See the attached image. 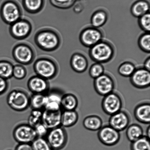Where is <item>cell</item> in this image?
Returning a JSON list of instances; mask_svg holds the SVG:
<instances>
[{
  "mask_svg": "<svg viewBox=\"0 0 150 150\" xmlns=\"http://www.w3.org/2000/svg\"><path fill=\"white\" fill-rule=\"evenodd\" d=\"M34 128L38 137L45 138L49 131V130L42 122L38 124Z\"/></svg>",
  "mask_w": 150,
  "mask_h": 150,
  "instance_id": "f35d334b",
  "label": "cell"
},
{
  "mask_svg": "<svg viewBox=\"0 0 150 150\" xmlns=\"http://www.w3.org/2000/svg\"><path fill=\"white\" fill-rule=\"evenodd\" d=\"M31 144L33 150H52L45 138L38 137Z\"/></svg>",
  "mask_w": 150,
  "mask_h": 150,
  "instance_id": "836d02e7",
  "label": "cell"
},
{
  "mask_svg": "<svg viewBox=\"0 0 150 150\" xmlns=\"http://www.w3.org/2000/svg\"><path fill=\"white\" fill-rule=\"evenodd\" d=\"M46 94H32L30 96V107L32 109L43 110Z\"/></svg>",
  "mask_w": 150,
  "mask_h": 150,
  "instance_id": "83f0119b",
  "label": "cell"
},
{
  "mask_svg": "<svg viewBox=\"0 0 150 150\" xmlns=\"http://www.w3.org/2000/svg\"><path fill=\"white\" fill-rule=\"evenodd\" d=\"M22 4L25 11L27 13L36 14L44 9L45 0H22Z\"/></svg>",
  "mask_w": 150,
  "mask_h": 150,
  "instance_id": "44dd1931",
  "label": "cell"
},
{
  "mask_svg": "<svg viewBox=\"0 0 150 150\" xmlns=\"http://www.w3.org/2000/svg\"><path fill=\"white\" fill-rule=\"evenodd\" d=\"M45 138L52 150L64 149L68 140L67 131L61 126L49 130Z\"/></svg>",
  "mask_w": 150,
  "mask_h": 150,
  "instance_id": "52a82bcc",
  "label": "cell"
},
{
  "mask_svg": "<svg viewBox=\"0 0 150 150\" xmlns=\"http://www.w3.org/2000/svg\"><path fill=\"white\" fill-rule=\"evenodd\" d=\"M27 75V70L25 66L20 64L14 65L13 71V77L17 80L24 79Z\"/></svg>",
  "mask_w": 150,
  "mask_h": 150,
  "instance_id": "e575fe53",
  "label": "cell"
},
{
  "mask_svg": "<svg viewBox=\"0 0 150 150\" xmlns=\"http://www.w3.org/2000/svg\"><path fill=\"white\" fill-rule=\"evenodd\" d=\"M64 94L62 91L59 89H50L46 94L44 109L52 111L62 110L61 102Z\"/></svg>",
  "mask_w": 150,
  "mask_h": 150,
  "instance_id": "9a60e30c",
  "label": "cell"
},
{
  "mask_svg": "<svg viewBox=\"0 0 150 150\" xmlns=\"http://www.w3.org/2000/svg\"><path fill=\"white\" fill-rule=\"evenodd\" d=\"M123 101L121 97L114 92L104 96L101 102L103 111L110 116L121 111Z\"/></svg>",
  "mask_w": 150,
  "mask_h": 150,
  "instance_id": "8fae6325",
  "label": "cell"
},
{
  "mask_svg": "<svg viewBox=\"0 0 150 150\" xmlns=\"http://www.w3.org/2000/svg\"><path fill=\"white\" fill-rule=\"evenodd\" d=\"M98 136L103 144L110 146L117 144L120 139V132L109 125L102 126L98 131Z\"/></svg>",
  "mask_w": 150,
  "mask_h": 150,
  "instance_id": "4fadbf2b",
  "label": "cell"
},
{
  "mask_svg": "<svg viewBox=\"0 0 150 150\" xmlns=\"http://www.w3.org/2000/svg\"><path fill=\"white\" fill-rule=\"evenodd\" d=\"M23 10L15 0H5L0 7V16L6 24H12L22 18Z\"/></svg>",
  "mask_w": 150,
  "mask_h": 150,
  "instance_id": "277c9868",
  "label": "cell"
},
{
  "mask_svg": "<svg viewBox=\"0 0 150 150\" xmlns=\"http://www.w3.org/2000/svg\"><path fill=\"white\" fill-rule=\"evenodd\" d=\"M8 87V80L0 77V96L4 95L7 92Z\"/></svg>",
  "mask_w": 150,
  "mask_h": 150,
  "instance_id": "ab89813d",
  "label": "cell"
},
{
  "mask_svg": "<svg viewBox=\"0 0 150 150\" xmlns=\"http://www.w3.org/2000/svg\"><path fill=\"white\" fill-rule=\"evenodd\" d=\"M70 64L71 68L75 72L82 73L88 69V60L83 54L80 53H75L70 58Z\"/></svg>",
  "mask_w": 150,
  "mask_h": 150,
  "instance_id": "ffe728a7",
  "label": "cell"
},
{
  "mask_svg": "<svg viewBox=\"0 0 150 150\" xmlns=\"http://www.w3.org/2000/svg\"><path fill=\"white\" fill-rule=\"evenodd\" d=\"M89 73L91 77L94 79H96L104 74V68L102 64L95 63L90 68Z\"/></svg>",
  "mask_w": 150,
  "mask_h": 150,
  "instance_id": "d590c367",
  "label": "cell"
},
{
  "mask_svg": "<svg viewBox=\"0 0 150 150\" xmlns=\"http://www.w3.org/2000/svg\"><path fill=\"white\" fill-rule=\"evenodd\" d=\"M130 77L131 83L137 89H143L149 87L150 72L144 67L136 68Z\"/></svg>",
  "mask_w": 150,
  "mask_h": 150,
  "instance_id": "5bb4252c",
  "label": "cell"
},
{
  "mask_svg": "<svg viewBox=\"0 0 150 150\" xmlns=\"http://www.w3.org/2000/svg\"><path fill=\"white\" fill-rule=\"evenodd\" d=\"M135 119L139 122L149 124L150 122V104L144 102L138 104L134 112Z\"/></svg>",
  "mask_w": 150,
  "mask_h": 150,
  "instance_id": "d6986e66",
  "label": "cell"
},
{
  "mask_svg": "<svg viewBox=\"0 0 150 150\" xmlns=\"http://www.w3.org/2000/svg\"><path fill=\"white\" fill-rule=\"evenodd\" d=\"M139 48L147 53L150 52V34L149 32H145L139 37L138 41Z\"/></svg>",
  "mask_w": 150,
  "mask_h": 150,
  "instance_id": "1f68e13d",
  "label": "cell"
},
{
  "mask_svg": "<svg viewBox=\"0 0 150 150\" xmlns=\"http://www.w3.org/2000/svg\"><path fill=\"white\" fill-rule=\"evenodd\" d=\"M136 68L135 64L130 61H125L119 66L118 72L120 75L125 77H130Z\"/></svg>",
  "mask_w": 150,
  "mask_h": 150,
  "instance_id": "f546056e",
  "label": "cell"
},
{
  "mask_svg": "<svg viewBox=\"0 0 150 150\" xmlns=\"http://www.w3.org/2000/svg\"><path fill=\"white\" fill-rule=\"evenodd\" d=\"M94 87L98 95L102 96L114 92L115 82L110 75L104 73L99 77L94 79Z\"/></svg>",
  "mask_w": 150,
  "mask_h": 150,
  "instance_id": "7c38bea8",
  "label": "cell"
},
{
  "mask_svg": "<svg viewBox=\"0 0 150 150\" xmlns=\"http://www.w3.org/2000/svg\"><path fill=\"white\" fill-rule=\"evenodd\" d=\"M130 10L134 17L139 18L149 12V3L146 0H138L132 4Z\"/></svg>",
  "mask_w": 150,
  "mask_h": 150,
  "instance_id": "603a6c76",
  "label": "cell"
},
{
  "mask_svg": "<svg viewBox=\"0 0 150 150\" xmlns=\"http://www.w3.org/2000/svg\"><path fill=\"white\" fill-rule=\"evenodd\" d=\"M34 40L37 46L45 52L56 50L62 43L59 33L55 29L50 28L39 29L35 34Z\"/></svg>",
  "mask_w": 150,
  "mask_h": 150,
  "instance_id": "6da1fadb",
  "label": "cell"
},
{
  "mask_svg": "<svg viewBox=\"0 0 150 150\" xmlns=\"http://www.w3.org/2000/svg\"><path fill=\"white\" fill-rule=\"evenodd\" d=\"M14 65L8 60H0V77L7 80L13 77Z\"/></svg>",
  "mask_w": 150,
  "mask_h": 150,
  "instance_id": "f1b7e54d",
  "label": "cell"
},
{
  "mask_svg": "<svg viewBox=\"0 0 150 150\" xmlns=\"http://www.w3.org/2000/svg\"><path fill=\"white\" fill-rule=\"evenodd\" d=\"M89 54L93 61L103 64L112 59L115 54V49L111 42L103 39L90 48Z\"/></svg>",
  "mask_w": 150,
  "mask_h": 150,
  "instance_id": "3957f363",
  "label": "cell"
},
{
  "mask_svg": "<svg viewBox=\"0 0 150 150\" xmlns=\"http://www.w3.org/2000/svg\"><path fill=\"white\" fill-rule=\"evenodd\" d=\"M14 140L18 144H31L38 137L34 128L28 123L20 124L13 133Z\"/></svg>",
  "mask_w": 150,
  "mask_h": 150,
  "instance_id": "9c48e42d",
  "label": "cell"
},
{
  "mask_svg": "<svg viewBox=\"0 0 150 150\" xmlns=\"http://www.w3.org/2000/svg\"><path fill=\"white\" fill-rule=\"evenodd\" d=\"M131 150H150V139L143 136L137 140L131 142Z\"/></svg>",
  "mask_w": 150,
  "mask_h": 150,
  "instance_id": "4dcf8cb0",
  "label": "cell"
},
{
  "mask_svg": "<svg viewBox=\"0 0 150 150\" xmlns=\"http://www.w3.org/2000/svg\"><path fill=\"white\" fill-rule=\"evenodd\" d=\"M79 119V114L76 110L62 111L61 126L64 128L72 127L77 122Z\"/></svg>",
  "mask_w": 150,
  "mask_h": 150,
  "instance_id": "7402d4cb",
  "label": "cell"
},
{
  "mask_svg": "<svg viewBox=\"0 0 150 150\" xmlns=\"http://www.w3.org/2000/svg\"><path fill=\"white\" fill-rule=\"evenodd\" d=\"M130 122L129 114L125 111L121 110L111 116L109 119V125L120 132L127 128Z\"/></svg>",
  "mask_w": 150,
  "mask_h": 150,
  "instance_id": "e0dca14e",
  "label": "cell"
},
{
  "mask_svg": "<svg viewBox=\"0 0 150 150\" xmlns=\"http://www.w3.org/2000/svg\"><path fill=\"white\" fill-rule=\"evenodd\" d=\"M138 23L141 29L146 32H149L150 31V12L146 13L139 18Z\"/></svg>",
  "mask_w": 150,
  "mask_h": 150,
  "instance_id": "74e56055",
  "label": "cell"
},
{
  "mask_svg": "<svg viewBox=\"0 0 150 150\" xmlns=\"http://www.w3.org/2000/svg\"><path fill=\"white\" fill-rule=\"evenodd\" d=\"M33 30V26L30 20L22 18L10 25L9 31L10 35L17 40H23L28 37Z\"/></svg>",
  "mask_w": 150,
  "mask_h": 150,
  "instance_id": "ba28073f",
  "label": "cell"
},
{
  "mask_svg": "<svg viewBox=\"0 0 150 150\" xmlns=\"http://www.w3.org/2000/svg\"><path fill=\"white\" fill-rule=\"evenodd\" d=\"M146 136L147 137L149 138L150 136V127L149 126H148L147 129L146 130Z\"/></svg>",
  "mask_w": 150,
  "mask_h": 150,
  "instance_id": "7bdbcfd3",
  "label": "cell"
},
{
  "mask_svg": "<svg viewBox=\"0 0 150 150\" xmlns=\"http://www.w3.org/2000/svg\"><path fill=\"white\" fill-rule=\"evenodd\" d=\"M27 87L32 94H46L50 90L48 80L37 75L32 76L29 79Z\"/></svg>",
  "mask_w": 150,
  "mask_h": 150,
  "instance_id": "2e32d148",
  "label": "cell"
},
{
  "mask_svg": "<svg viewBox=\"0 0 150 150\" xmlns=\"http://www.w3.org/2000/svg\"><path fill=\"white\" fill-rule=\"evenodd\" d=\"M62 110L52 111L43 110L42 122L48 130L61 126V117Z\"/></svg>",
  "mask_w": 150,
  "mask_h": 150,
  "instance_id": "ac0fdd59",
  "label": "cell"
},
{
  "mask_svg": "<svg viewBox=\"0 0 150 150\" xmlns=\"http://www.w3.org/2000/svg\"><path fill=\"white\" fill-rule=\"evenodd\" d=\"M15 150H33L30 144H18Z\"/></svg>",
  "mask_w": 150,
  "mask_h": 150,
  "instance_id": "60d3db41",
  "label": "cell"
},
{
  "mask_svg": "<svg viewBox=\"0 0 150 150\" xmlns=\"http://www.w3.org/2000/svg\"><path fill=\"white\" fill-rule=\"evenodd\" d=\"M13 58L18 64L23 65L32 64L36 58L35 50L29 44L20 42L16 44L12 49Z\"/></svg>",
  "mask_w": 150,
  "mask_h": 150,
  "instance_id": "8992f818",
  "label": "cell"
},
{
  "mask_svg": "<svg viewBox=\"0 0 150 150\" xmlns=\"http://www.w3.org/2000/svg\"><path fill=\"white\" fill-rule=\"evenodd\" d=\"M126 129V136L128 139L131 142L137 140L144 136L143 129L139 124H131Z\"/></svg>",
  "mask_w": 150,
  "mask_h": 150,
  "instance_id": "4316f807",
  "label": "cell"
},
{
  "mask_svg": "<svg viewBox=\"0 0 150 150\" xmlns=\"http://www.w3.org/2000/svg\"><path fill=\"white\" fill-rule=\"evenodd\" d=\"M79 105V101L76 95L72 93L64 94L61 102L62 111L76 110Z\"/></svg>",
  "mask_w": 150,
  "mask_h": 150,
  "instance_id": "cb8c5ba5",
  "label": "cell"
},
{
  "mask_svg": "<svg viewBox=\"0 0 150 150\" xmlns=\"http://www.w3.org/2000/svg\"><path fill=\"white\" fill-rule=\"evenodd\" d=\"M43 110L32 109L28 118V124L33 127L42 122Z\"/></svg>",
  "mask_w": 150,
  "mask_h": 150,
  "instance_id": "d6a6232c",
  "label": "cell"
},
{
  "mask_svg": "<svg viewBox=\"0 0 150 150\" xmlns=\"http://www.w3.org/2000/svg\"><path fill=\"white\" fill-rule=\"evenodd\" d=\"M108 15L105 10L99 9L94 12L91 18L92 26L99 28L105 24L108 20Z\"/></svg>",
  "mask_w": 150,
  "mask_h": 150,
  "instance_id": "d4e9b609",
  "label": "cell"
},
{
  "mask_svg": "<svg viewBox=\"0 0 150 150\" xmlns=\"http://www.w3.org/2000/svg\"><path fill=\"white\" fill-rule=\"evenodd\" d=\"M30 96L25 91L20 89L13 90L6 98L7 105L16 112H22L30 107Z\"/></svg>",
  "mask_w": 150,
  "mask_h": 150,
  "instance_id": "5b68a950",
  "label": "cell"
},
{
  "mask_svg": "<svg viewBox=\"0 0 150 150\" xmlns=\"http://www.w3.org/2000/svg\"><path fill=\"white\" fill-rule=\"evenodd\" d=\"M103 36L100 29L91 26L83 29L81 32L79 38L83 46L90 48L103 39Z\"/></svg>",
  "mask_w": 150,
  "mask_h": 150,
  "instance_id": "30bf717a",
  "label": "cell"
},
{
  "mask_svg": "<svg viewBox=\"0 0 150 150\" xmlns=\"http://www.w3.org/2000/svg\"><path fill=\"white\" fill-rule=\"evenodd\" d=\"M51 5L56 8L66 9L74 4L75 0H50Z\"/></svg>",
  "mask_w": 150,
  "mask_h": 150,
  "instance_id": "8d00e7d4",
  "label": "cell"
},
{
  "mask_svg": "<svg viewBox=\"0 0 150 150\" xmlns=\"http://www.w3.org/2000/svg\"><path fill=\"white\" fill-rule=\"evenodd\" d=\"M33 69L36 75L47 80L55 78L59 71V68L57 62L51 57L42 56L35 60Z\"/></svg>",
  "mask_w": 150,
  "mask_h": 150,
  "instance_id": "7a4b0ae2",
  "label": "cell"
},
{
  "mask_svg": "<svg viewBox=\"0 0 150 150\" xmlns=\"http://www.w3.org/2000/svg\"><path fill=\"white\" fill-rule=\"evenodd\" d=\"M144 67L147 70H150V57H149L145 60Z\"/></svg>",
  "mask_w": 150,
  "mask_h": 150,
  "instance_id": "b9f144b4",
  "label": "cell"
},
{
  "mask_svg": "<svg viewBox=\"0 0 150 150\" xmlns=\"http://www.w3.org/2000/svg\"><path fill=\"white\" fill-rule=\"evenodd\" d=\"M102 119L98 116L92 115L85 117L83 121V127L91 131H98L102 127Z\"/></svg>",
  "mask_w": 150,
  "mask_h": 150,
  "instance_id": "484cf974",
  "label": "cell"
}]
</instances>
